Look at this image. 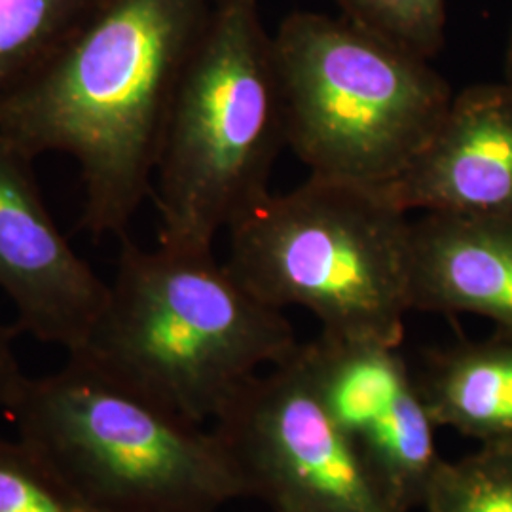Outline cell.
Wrapping results in <instances>:
<instances>
[{
	"instance_id": "obj_1",
	"label": "cell",
	"mask_w": 512,
	"mask_h": 512,
	"mask_svg": "<svg viewBox=\"0 0 512 512\" xmlns=\"http://www.w3.org/2000/svg\"><path fill=\"white\" fill-rule=\"evenodd\" d=\"M215 0H97L59 52L0 103V135L35 160L65 154L82 228L126 236L148 196L184 67Z\"/></svg>"
},
{
	"instance_id": "obj_2",
	"label": "cell",
	"mask_w": 512,
	"mask_h": 512,
	"mask_svg": "<svg viewBox=\"0 0 512 512\" xmlns=\"http://www.w3.org/2000/svg\"><path fill=\"white\" fill-rule=\"evenodd\" d=\"M298 346L281 310L249 293L213 249L148 251L124 236L105 306L74 351L203 425Z\"/></svg>"
},
{
	"instance_id": "obj_3",
	"label": "cell",
	"mask_w": 512,
	"mask_h": 512,
	"mask_svg": "<svg viewBox=\"0 0 512 512\" xmlns=\"http://www.w3.org/2000/svg\"><path fill=\"white\" fill-rule=\"evenodd\" d=\"M283 145L274 35L260 0H215L175 92L154 173L158 245L213 249L270 192Z\"/></svg>"
},
{
	"instance_id": "obj_4",
	"label": "cell",
	"mask_w": 512,
	"mask_h": 512,
	"mask_svg": "<svg viewBox=\"0 0 512 512\" xmlns=\"http://www.w3.org/2000/svg\"><path fill=\"white\" fill-rule=\"evenodd\" d=\"M33 448L101 512H217L247 497L213 431L183 420L73 351L27 378L6 414Z\"/></svg>"
},
{
	"instance_id": "obj_5",
	"label": "cell",
	"mask_w": 512,
	"mask_h": 512,
	"mask_svg": "<svg viewBox=\"0 0 512 512\" xmlns=\"http://www.w3.org/2000/svg\"><path fill=\"white\" fill-rule=\"evenodd\" d=\"M410 222L376 188L310 175L232 222L224 264L264 304L310 311L321 332L399 348Z\"/></svg>"
},
{
	"instance_id": "obj_6",
	"label": "cell",
	"mask_w": 512,
	"mask_h": 512,
	"mask_svg": "<svg viewBox=\"0 0 512 512\" xmlns=\"http://www.w3.org/2000/svg\"><path fill=\"white\" fill-rule=\"evenodd\" d=\"M285 137L310 175L380 188L439 129L452 88L431 61L344 16L294 12L274 35Z\"/></svg>"
},
{
	"instance_id": "obj_7",
	"label": "cell",
	"mask_w": 512,
	"mask_h": 512,
	"mask_svg": "<svg viewBox=\"0 0 512 512\" xmlns=\"http://www.w3.org/2000/svg\"><path fill=\"white\" fill-rule=\"evenodd\" d=\"M247 497L274 512H389L311 382L302 344L215 420Z\"/></svg>"
},
{
	"instance_id": "obj_8",
	"label": "cell",
	"mask_w": 512,
	"mask_h": 512,
	"mask_svg": "<svg viewBox=\"0 0 512 512\" xmlns=\"http://www.w3.org/2000/svg\"><path fill=\"white\" fill-rule=\"evenodd\" d=\"M302 349L319 399L385 507H421L440 461L437 425L399 348L321 332Z\"/></svg>"
},
{
	"instance_id": "obj_9",
	"label": "cell",
	"mask_w": 512,
	"mask_h": 512,
	"mask_svg": "<svg viewBox=\"0 0 512 512\" xmlns=\"http://www.w3.org/2000/svg\"><path fill=\"white\" fill-rule=\"evenodd\" d=\"M31 164L0 135V289L16 308L18 329L71 353L88 340L109 281L59 230Z\"/></svg>"
},
{
	"instance_id": "obj_10",
	"label": "cell",
	"mask_w": 512,
	"mask_h": 512,
	"mask_svg": "<svg viewBox=\"0 0 512 512\" xmlns=\"http://www.w3.org/2000/svg\"><path fill=\"white\" fill-rule=\"evenodd\" d=\"M376 190L404 213L512 220L511 86L475 84L456 93L418 158Z\"/></svg>"
},
{
	"instance_id": "obj_11",
	"label": "cell",
	"mask_w": 512,
	"mask_h": 512,
	"mask_svg": "<svg viewBox=\"0 0 512 512\" xmlns=\"http://www.w3.org/2000/svg\"><path fill=\"white\" fill-rule=\"evenodd\" d=\"M410 311L475 313L512 336V220L429 211L410 222Z\"/></svg>"
},
{
	"instance_id": "obj_12",
	"label": "cell",
	"mask_w": 512,
	"mask_h": 512,
	"mask_svg": "<svg viewBox=\"0 0 512 512\" xmlns=\"http://www.w3.org/2000/svg\"><path fill=\"white\" fill-rule=\"evenodd\" d=\"M418 387L435 425L480 444L512 439L511 334L437 351Z\"/></svg>"
},
{
	"instance_id": "obj_13",
	"label": "cell",
	"mask_w": 512,
	"mask_h": 512,
	"mask_svg": "<svg viewBox=\"0 0 512 512\" xmlns=\"http://www.w3.org/2000/svg\"><path fill=\"white\" fill-rule=\"evenodd\" d=\"M97 0H0V103L54 57Z\"/></svg>"
},
{
	"instance_id": "obj_14",
	"label": "cell",
	"mask_w": 512,
	"mask_h": 512,
	"mask_svg": "<svg viewBox=\"0 0 512 512\" xmlns=\"http://www.w3.org/2000/svg\"><path fill=\"white\" fill-rule=\"evenodd\" d=\"M425 512H512V439L480 444L478 452L440 459L429 478Z\"/></svg>"
},
{
	"instance_id": "obj_15",
	"label": "cell",
	"mask_w": 512,
	"mask_h": 512,
	"mask_svg": "<svg viewBox=\"0 0 512 512\" xmlns=\"http://www.w3.org/2000/svg\"><path fill=\"white\" fill-rule=\"evenodd\" d=\"M340 16L431 61L446 40V0H334Z\"/></svg>"
},
{
	"instance_id": "obj_16",
	"label": "cell",
	"mask_w": 512,
	"mask_h": 512,
	"mask_svg": "<svg viewBox=\"0 0 512 512\" xmlns=\"http://www.w3.org/2000/svg\"><path fill=\"white\" fill-rule=\"evenodd\" d=\"M0 512H101L23 440L0 437Z\"/></svg>"
},
{
	"instance_id": "obj_17",
	"label": "cell",
	"mask_w": 512,
	"mask_h": 512,
	"mask_svg": "<svg viewBox=\"0 0 512 512\" xmlns=\"http://www.w3.org/2000/svg\"><path fill=\"white\" fill-rule=\"evenodd\" d=\"M16 330L0 323V412L8 414L21 397V391L29 376L19 365L16 346Z\"/></svg>"
},
{
	"instance_id": "obj_18",
	"label": "cell",
	"mask_w": 512,
	"mask_h": 512,
	"mask_svg": "<svg viewBox=\"0 0 512 512\" xmlns=\"http://www.w3.org/2000/svg\"><path fill=\"white\" fill-rule=\"evenodd\" d=\"M505 84L512 88V27L509 42H507V52H505Z\"/></svg>"
}]
</instances>
